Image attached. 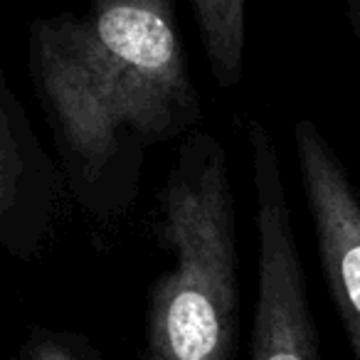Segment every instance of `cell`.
Wrapping results in <instances>:
<instances>
[{"label":"cell","instance_id":"277c9868","mask_svg":"<svg viewBox=\"0 0 360 360\" xmlns=\"http://www.w3.org/2000/svg\"><path fill=\"white\" fill-rule=\"evenodd\" d=\"M291 141L328 294L360 360V191L314 119H296Z\"/></svg>","mask_w":360,"mask_h":360},{"label":"cell","instance_id":"52a82bcc","mask_svg":"<svg viewBox=\"0 0 360 360\" xmlns=\"http://www.w3.org/2000/svg\"><path fill=\"white\" fill-rule=\"evenodd\" d=\"M20 360H96V355L77 335L35 328L22 345Z\"/></svg>","mask_w":360,"mask_h":360},{"label":"cell","instance_id":"8992f818","mask_svg":"<svg viewBox=\"0 0 360 360\" xmlns=\"http://www.w3.org/2000/svg\"><path fill=\"white\" fill-rule=\"evenodd\" d=\"M210 77L232 89L245 77L247 0H188Z\"/></svg>","mask_w":360,"mask_h":360},{"label":"cell","instance_id":"6da1fadb","mask_svg":"<svg viewBox=\"0 0 360 360\" xmlns=\"http://www.w3.org/2000/svg\"><path fill=\"white\" fill-rule=\"evenodd\" d=\"M27 75L67 195L101 225L134 210L150 150L202 121L175 0H86L35 18Z\"/></svg>","mask_w":360,"mask_h":360},{"label":"cell","instance_id":"ba28073f","mask_svg":"<svg viewBox=\"0 0 360 360\" xmlns=\"http://www.w3.org/2000/svg\"><path fill=\"white\" fill-rule=\"evenodd\" d=\"M345 13H348V25L350 32H353L355 52H358L360 62V0H345Z\"/></svg>","mask_w":360,"mask_h":360},{"label":"cell","instance_id":"3957f363","mask_svg":"<svg viewBox=\"0 0 360 360\" xmlns=\"http://www.w3.org/2000/svg\"><path fill=\"white\" fill-rule=\"evenodd\" d=\"M255 188L259 281L252 319L250 360H323L309 306L306 271L291 222L279 148L264 121H245Z\"/></svg>","mask_w":360,"mask_h":360},{"label":"cell","instance_id":"5b68a950","mask_svg":"<svg viewBox=\"0 0 360 360\" xmlns=\"http://www.w3.org/2000/svg\"><path fill=\"white\" fill-rule=\"evenodd\" d=\"M67 200L57 158L42 146L0 60V252L20 262L40 257Z\"/></svg>","mask_w":360,"mask_h":360},{"label":"cell","instance_id":"7a4b0ae2","mask_svg":"<svg viewBox=\"0 0 360 360\" xmlns=\"http://www.w3.org/2000/svg\"><path fill=\"white\" fill-rule=\"evenodd\" d=\"M153 235L170 257L148 296L143 360H232L237 330V215L222 141H180L155 195Z\"/></svg>","mask_w":360,"mask_h":360}]
</instances>
